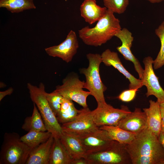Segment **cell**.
I'll return each instance as SVG.
<instances>
[{
	"label": "cell",
	"instance_id": "obj_35",
	"mask_svg": "<svg viewBox=\"0 0 164 164\" xmlns=\"http://www.w3.org/2000/svg\"><path fill=\"white\" fill-rule=\"evenodd\" d=\"M151 3H155L160 2L164 0H146Z\"/></svg>",
	"mask_w": 164,
	"mask_h": 164
},
{
	"label": "cell",
	"instance_id": "obj_22",
	"mask_svg": "<svg viewBox=\"0 0 164 164\" xmlns=\"http://www.w3.org/2000/svg\"><path fill=\"white\" fill-rule=\"evenodd\" d=\"M80 111V110L76 108L72 101L64 98L61 108L56 117L59 123L63 124L74 120Z\"/></svg>",
	"mask_w": 164,
	"mask_h": 164
},
{
	"label": "cell",
	"instance_id": "obj_33",
	"mask_svg": "<svg viewBox=\"0 0 164 164\" xmlns=\"http://www.w3.org/2000/svg\"><path fill=\"white\" fill-rule=\"evenodd\" d=\"M159 108L161 116L164 115V102L160 103Z\"/></svg>",
	"mask_w": 164,
	"mask_h": 164
},
{
	"label": "cell",
	"instance_id": "obj_21",
	"mask_svg": "<svg viewBox=\"0 0 164 164\" xmlns=\"http://www.w3.org/2000/svg\"><path fill=\"white\" fill-rule=\"evenodd\" d=\"M99 128L105 130L112 140L125 145L131 143L137 135L121 129L118 126L104 125Z\"/></svg>",
	"mask_w": 164,
	"mask_h": 164
},
{
	"label": "cell",
	"instance_id": "obj_27",
	"mask_svg": "<svg viewBox=\"0 0 164 164\" xmlns=\"http://www.w3.org/2000/svg\"><path fill=\"white\" fill-rule=\"evenodd\" d=\"M105 7L114 13H124L129 4V0H103Z\"/></svg>",
	"mask_w": 164,
	"mask_h": 164
},
{
	"label": "cell",
	"instance_id": "obj_30",
	"mask_svg": "<svg viewBox=\"0 0 164 164\" xmlns=\"http://www.w3.org/2000/svg\"><path fill=\"white\" fill-rule=\"evenodd\" d=\"M13 89L12 87H10L6 90L0 92V101L5 96L11 95L13 92Z\"/></svg>",
	"mask_w": 164,
	"mask_h": 164
},
{
	"label": "cell",
	"instance_id": "obj_14",
	"mask_svg": "<svg viewBox=\"0 0 164 164\" xmlns=\"http://www.w3.org/2000/svg\"><path fill=\"white\" fill-rule=\"evenodd\" d=\"M102 62L106 66H112L117 69L128 79L129 82V89H138L143 86L142 80L135 77L124 67L117 53L107 49L101 55Z\"/></svg>",
	"mask_w": 164,
	"mask_h": 164
},
{
	"label": "cell",
	"instance_id": "obj_8",
	"mask_svg": "<svg viewBox=\"0 0 164 164\" xmlns=\"http://www.w3.org/2000/svg\"><path fill=\"white\" fill-rule=\"evenodd\" d=\"M131 112L126 106L116 108L106 103L97 105L91 114L95 123L100 127L104 125L117 126L120 120Z\"/></svg>",
	"mask_w": 164,
	"mask_h": 164
},
{
	"label": "cell",
	"instance_id": "obj_7",
	"mask_svg": "<svg viewBox=\"0 0 164 164\" xmlns=\"http://www.w3.org/2000/svg\"><path fill=\"white\" fill-rule=\"evenodd\" d=\"M84 83L77 75L70 73L63 79L62 84L56 86L54 91L64 98L75 101L83 108H87V99L91 93L83 90Z\"/></svg>",
	"mask_w": 164,
	"mask_h": 164
},
{
	"label": "cell",
	"instance_id": "obj_1",
	"mask_svg": "<svg viewBox=\"0 0 164 164\" xmlns=\"http://www.w3.org/2000/svg\"><path fill=\"white\" fill-rule=\"evenodd\" d=\"M132 164H164V149L158 137L147 128L125 145Z\"/></svg>",
	"mask_w": 164,
	"mask_h": 164
},
{
	"label": "cell",
	"instance_id": "obj_9",
	"mask_svg": "<svg viewBox=\"0 0 164 164\" xmlns=\"http://www.w3.org/2000/svg\"><path fill=\"white\" fill-rule=\"evenodd\" d=\"M77 116L71 121L61 125L63 132L69 133L78 136L95 131L99 128L92 118L91 111L87 107L81 109Z\"/></svg>",
	"mask_w": 164,
	"mask_h": 164
},
{
	"label": "cell",
	"instance_id": "obj_17",
	"mask_svg": "<svg viewBox=\"0 0 164 164\" xmlns=\"http://www.w3.org/2000/svg\"><path fill=\"white\" fill-rule=\"evenodd\" d=\"M107 10L105 7H102L97 5L96 0H84L80 7L81 16L90 25L102 18Z\"/></svg>",
	"mask_w": 164,
	"mask_h": 164
},
{
	"label": "cell",
	"instance_id": "obj_5",
	"mask_svg": "<svg viewBox=\"0 0 164 164\" xmlns=\"http://www.w3.org/2000/svg\"><path fill=\"white\" fill-rule=\"evenodd\" d=\"M16 132L4 134L0 152V164H25L31 149Z\"/></svg>",
	"mask_w": 164,
	"mask_h": 164
},
{
	"label": "cell",
	"instance_id": "obj_11",
	"mask_svg": "<svg viewBox=\"0 0 164 164\" xmlns=\"http://www.w3.org/2000/svg\"><path fill=\"white\" fill-rule=\"evenodd\" d=\"M79 47L75 32L71 30L65 40L58 45L45 48L46 53L50 56L58 57L67 63L71 62L77 53Z\"/></svg>",
	"mask_w": 164,
	"mask_h": 164
},
{
	"label": "cell",
	"instance_id": "obj_15",
	"mask_svg": "<svg viewBox=\"0 0 164 164\" xmlns=\"http://www.w3.org/2000/svg\"><path fill=\"white\" fill-rule=\"evenodd\" d=\"M117 126L137 134L148 128L146 114L140 108H136L133 112L122 118Z\"/></svg>",
	"mask_w": 164,
	"mask_h": 164
},
{
	"label": "cell",
	"instance_id": "obj_32",
	"mask_svg": "<svg viewBox=\"0 0 164 164\" xmlns=\"http://www.w3.org/2000/svg\"><path fill=\"white\" fill-rule=\"evenodd\" d=\"M159 142L164 149V132L162 131L158 137Z\"/></svg>",
	"mask_w": 164,
	"mask_h": 164
},
{
	"label": "cell",
	"instance_id": "obj_18",
	"mask_svg": "<svg viewBox=\"0 0 164 164\" xmlns=\"http://www.w3.org/2000/svg\"><path fill=\"white\" fill-rule=\"evenodd\" d=\"M53 139L52 134L46 141L32 149L25 164H49Z\"/></svg>",
	"mask_w": 164,
	"mask_h": 164
},
{
	"label": "cell",
	"instance_id": "obj_4",
	"mask_svg": "<svg viewBox=\"0 0 164 164\" xmlns=\"http://www.w3.org/2000/svg\"><path fill=\"white\" fill-rule=\"evenodd\" d=\"M86 57L89 62L88 66L87 68L80 70V73L85 77L84 88L88 90L91 95L94 97L97 105L106 103L104 92L107 88L101 81L99 72L100 65L102 62L101 55L90 53L87 54Z\"/></svg>",
	"mask_w": 164,
	"mask_h": 164
},
{
	"label": "cell",
	"instance_id": "obj_3",
	"mask_svg": "<svg viewBox=\"0 0 164 164\" xmlns=\"http://www.w3.org/2000/svg\"><path fill=\"white\" fill-rule=\"evenodd\" d=\"M27 87L31 100L37 106L47 131L54 137L60 138L63 131L48 103L44 85L41 82L37 87L29 83L27 84Z\"/></svg>",
	"mask_w": 164,
	"mask_h": 164
},
{
	"label": "cell",
	"instance_id": "obj_34",
	"mask_svg": "<svg viewBox=\"0 0 164 164\" xmlns=\"http://www.w3.org/2000/svg\"><path fill=\"white\" fill-rule=\"evenodd\" d=\"M161 122V130L164 132V115H162Z\"/></svg>",
	"mask_w": 164,
	"mask_h": 164
},
{
	"label": "cell",
	"instance_id": "obj_10",
	"mask_svg": "<svg viewBox=\"0 0 164 164\" xmlns=\"http://www.w3.org/2000/svg\"><path fill=\"white\" fill-rule=\"evenodd\" d=\"M78 137L85 151L86 155L104 151L114 142L105 130L99 128L95 131Z\"/></svg>",
	"mask_w": 164,
	"mask_h": 164
},
{
	"label": "cell",
	"instance_id": "obj_23",
	"mask_svg": "<svg viewBox=\"0 0 164 164\" xmlns=\"http://www.w3.org/2000/svg\"><path fill=\"white\" fill-rule=\"evenodd\" d=\"M36 106L33 103L32 114L31 116L26 118L22 128L28 132L31 131H47L41 115Z\"/></svg>",
	"mask_w": 164,
	"mask_h": 164
},
{
	"label": "cell",
	"instance_id": "obj_12",
	"mask_svg": "<svg viewBox=\"0 0 164 164\" xmlns=\"http://www.w3.org/2000/svg\"><path fill=\"white\" fill-rule=\"evenodd\" d=\"M143 62L145 68L141 80L143 86H145L147 89L146 97L153 95L160 103L164 102V90L161 87L158 78L153 68L154 60L151 57L148 56L144 59Z\"/></svg>",
	"mask_w": 164,
	"mask_h": 164
},
{
	"label": "cell",
	"instance_id": "obj_28",
	"mask_svg": "<svg viewBox=\"0 0 164 164\" xmlns=\"http://www.w3.org/2000/svg\"><path fill=\"white\" fill-rule=\"evenodd\" d=\"M46 98L51 108L56 117L61 108L64 98L54 91L50 93H47Z\"/></svg>",
	"mask_w": 164,
	"mask_h": 164
},
{
	"label": "cell",
	"instance_id": "obj_26",
	"mask_svg": "<svg viewBox=\"0 0 164 164\" xmlns=\"http://www.w3.org/2000/svg\"><path fill=\"white\" fill-rule=\"evenodd\" d=\"M155 32L161 43L159 52L153 63L154 69H157L164 65V21L155 29Z\"/></svg>",
	"mask_w": 164,
	"mask_h": 164
},
{
	"label": "cell",
	"instance_id": "obj_2",
	"mask_svg": "<svg viewBox=\"0 0 164 164\" xmlns=\"http://www.w3.org/2000/svg\"><path fill=\"white\" fill-rule=\"evenodd\" d=\"M121 29L119 20L113 12L107 9L94 27L86 26L78 30V35L85 44L97 47L106 43Z\"/></svg>",
	"mask_w": 164,
	"mask_h": 164
},
{
	"label": "cell",
	"instance_id": "obj_25",
	"mask_svg": "<svg viewBox=\"0 0 164 164\" xmlns=\"http://www.w3.org/2000/svg\"><path fill=\"white\" fill-rule=\"evenodd\" d=\"M0 7L5 8L12 13L36 8L33 0H0Z\"/></svg>",
	"mask_w": 164,
	"mask_h": 164
},
{
	"label": "cell",
	"instance_id": "obj_36",
	"mask_svg": "<svg viewBox=\"0 0 164 164\" xmlns=\"http://www.w3.org/2000/svg\"><path fill=\"white\" fill-rule=\"evenodd\" d=\"M3 85V87H5L6 86L5 84L4 83H2V82H0V87Z\"/></svg>",
	"mask_w": 164,
	"mask_h": 164
},
{
	"label": "cell",
	"instance_id": "obj_19",
	"mask_svg": "<svg viewBox=\"0 0 164 164\" xmlns=\"http://www.w3.org/2000/svg\"><path fill=\"white\" fill-rule=\"evenodd\" d=\"M149 103V107L143 109L146 116L148 128L158 137L161 130L162 119L160 103L151 100Z\"/></svg>",
	"mask_w": 164,
	"mask_h": 164
},
{
	"label": "cell",
	"instance_id": "obj_6",
	"mask_svg": "<svg viewBox=\"0 0 164 164\" xmlns=\"http://www.w3.org/2000/svg\"><path fill=\"white\" fill-rule=\"evenodd\" d=\"M88 164H132L125 145L114 141L106 150L86 155Z\"/></svg>",
	"mask_w": 164,
	"mask_h": 164
},
{
	"label": "cell",
	"instance_id": "obj_13",
	"mask_svg": "<svg viewBox=\"0 0 164 164\" xmlns=\"http://www.w3.org/2000/svg\"><path fill=\"white\" fill-rule=\"evenodd\" d=\"M115 36L119 39L122 43L121 46L116 48L117 50L123 55L125 60L130 61L133 63L139 79L142 80L144 69L131 51V47L134 40L132 33L127 28H124L118 32Z\"/></svg>",
	"mask_w": 164,
	"mask_h": 164
},
{
	"label": "cell",
	"instance_id": "obj_20",
	"mask_svg": "<svg viewBox=\"0 0 164 164\" xmlns=\"http://www.w3.org/2000/svg\"><path fill=\"white\" fill-rule=\"evenodd\" d=\"M73 160L62 145L60 138L54 137L49 164H71Z\"/></svg>",
	"mask_w": 164,
	"mask_h": 164
},
{
	"label": "cell",
	"instance_id": "obj_16",
	"mask_svg": "<svg viewBox=\"0 0 164 164\" xmlns=\"http://www.w3.org/2000/svg\"><path fill=\"white\" fill-rule=\"evenodd\" d=\"M60 139L73 159L85 158L86 152L78 136L73 134L63 132Z\"/></svg>",
	"mask_w": 164,
	"mask_h": 164
},
{
	"label": "cell",
	"instance_id": "obj_24",
	"mask_svg": "<svg viewBox=\"0 0 164 164\" xmlns=\"http://www.w3.org/2000/svg\"><path fill=\"white\" fill-rule=\"evenodd\" d=\"M52 134L50 132L31 131L20 137V140L31 150L46 141Z\"/></svg>",
	"mask_w": 164,
	"mask_h": 164
},
{
	"label": "cell",
	"instance_id": "obj_29",
	"mask_svg": "<svg viewBox=\"0 0 164 164\" xmlns=\"http://www.w3.org/2000/svg\"><path fill=\"white\" fill-rule=\"evenodd\" d=\"M138 89H129L122 91L118 96V98L122 101L129 102L135 97Z\"/></svg>",
	"mask_w": 164,
	"mask_h": 164
},
{
	"label": "cell",
	"instance_id": "obj_31",
	"mask_svg": "<svg viewBox=\"0 0 164 164\" xmlns=\"http://www.w3.org/2000/svg\"><path fill=\"white\" fill-rule=\"evenodd\" d=\"M71 164H88L87 159L84 158H81L73 160Z\"/></svg>",
	"mask_w": 164,
	"mask_h": 164
}]
</instances>
